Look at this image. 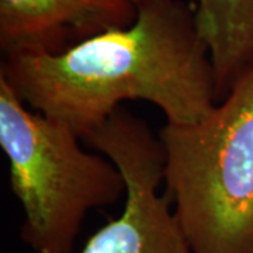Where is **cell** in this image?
Returning a JSON list of instances; mask_svg holds the SVG:
<instances>
[{"mask_svg": "<svg viewBox=\"0 0 253 253\" xmlns=\"http://www.w3.org/2000/svg\"><path fill=\"white\" fill-rule=\"evenodd\" d=\"M3 56L0 78L18 97L82 139L126 100L152 103L174 126L199 121L218 100L208 48L184 0H142L128 27L56 54Z\"/></svg>", "mask_w": 253, "mask_h": 253, "instance_id": "6da1fadb", "label": "cell"}, {"mask_svg": "<svg viewBox=\"0 0 253 253\" xmlns=\"http://www.w3.org/2000/svg\"><path fill=\"white\" fill-rule=\"evenodd\" d=\"M158 135L191 253H253V63L207 116Z\"/></svg>", "mask_w": 253, "mask_h": 253, "instance_id": "7a4b0ae2", "label": "cell"}, {"mask_svg": "<svg viewBox=\"0 0 253 253\" xmlns=\"http://www.w3.org/2000/svg\"><path fill=\"white\" fill-rule=\"evenodd\" d=\"M81 139L69 126L28 109L0 78V146L24 210L21 239L34 253H73L87 212L126 196L120 169L84 151Z\"/></svg>", "mask_w": 253, "mask_h": 253, "instance_id": "3957f363", "label": "cell"}, {"mask_svg": "<svg viewBox=\"0 0 253 253\" xmlns=\"http://www.w3.org/2000/svg\"><path fill=\"white\" fill-rule=\"evenodd\" d=\"M84 141L123 173L126 201L117 218L96 231L81 253H191L163 181V149L146 121L124 107Z\"/></svg>", "mask_w": 253, "mask_h": 253, "instance_id": "277c9868", "label": "cell"}, {"mask_svg": "<svg viewBox=\"0 0 253 253\" xmlns=\"http://www.w3.org/2000/svg\"><path fill=\"white\" fill-rule=\"evenodd\" d=\"M142 0H0V49L56 54L100 33L128 27Z\"/></svg>", "mask_w": 253, "mask_h": 253, "instance_id": "5b68a950", "label": "cell"}, {"mask_svg": "<svg viewBox=\"0 0 253 253\" xmlns=\"http://www.w3.org/2000/svg\"><path fill=\"white\" fill-rule=\"evenodd\" d=\"M194 17L224 99L253 63V0H197Z\"/></svg>", "mask_w": 253, "mask_h": 253, "instance_id": "8992f818", "label": "cell"}]
</instances>
